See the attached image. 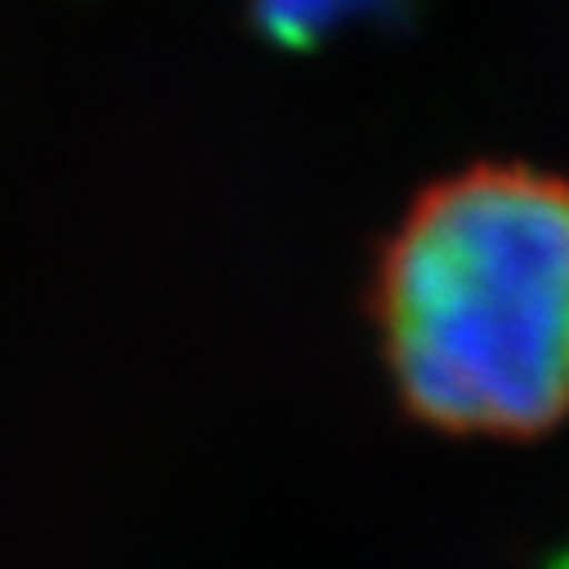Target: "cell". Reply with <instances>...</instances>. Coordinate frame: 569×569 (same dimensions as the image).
<instances>
[{
	"label": "cell",
	"instance_id": "cell-1",
	"mask_svg": "<svg viewBox=\"0 0 569 569\" xmlns=\"http://www.w3.org/2000/svg\"><path fill=\"white\" fill-rule=\"evenodd\" d=\"M372 319L417 421L551 431L569 412V180L485 162L431 184L377 256Z\"/></svg>",
	"mask_w": 569,
	"mask_h": 569
},
{
	"label": "cell",
	"instance_id": "cell-2",
	"mask_svg": "<svg viewBox=\"0 0 569 569\" xmlns=\"http://www.w3.org/2000/svg\"><path fill=\"white\" fill-rule=\"evenodd\" d=\"M395 0H251L256 28L278 50H310L350 23H386Z\"/></svg>",
	"mask_w": 569,
	"mask_h": 569
}]
</instances>
